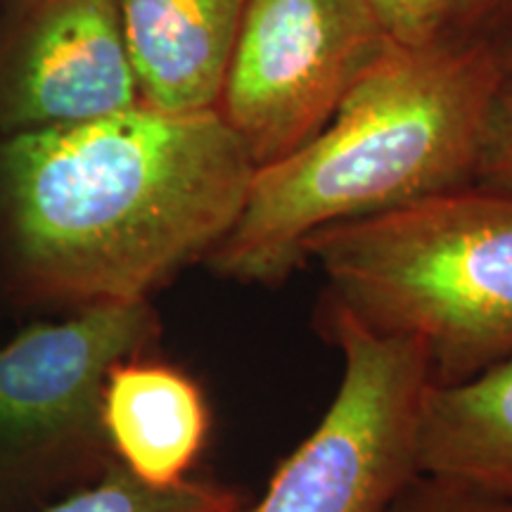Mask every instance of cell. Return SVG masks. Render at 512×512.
Here are the masks:
<instances>
[{
	"label": "cell",
	"instance_id": "cell-1",
	"mask_svg": "<svg viewBox=\"0 0 512 512\" xmlns=\"http://www.w3.org/2000/svg\"><path fill=\"white\" fill-rule=\"evenodd\" d=\"M254 174L216 110L140 102L0 138V230L36 297L74 309L150 299L226 238Z\"/></svg>",
	"mask_w": 512,
	"mask_h": 512
},
{
	"label": "cell",
	"instance_id": "cell-2",
	"mask_svg": "<svg viewBox=\"0 0 512 512\" xmlns=\"http://www.w3.org/2000/svg\"><path fill=\"white\" fill-rule=\"evenodd\" d=\"M505 74L501 48L486 38L392 43L320 133L256 169L238 221L207 266L242 285L285 283L316 230L475 183Z\"/></svg>",
	"mask_w": 512,
	"mask_h": 512
},
{
	"label": "cell",
	"instance_id": "cell-3",
	"mask_svg": "<svg viewBox=\"0 0 512 512\" xmlns=\"http://www.w3.org/2000/svg\"><path fill=\"white\" fill-rule=\"evenodd\" d=\"M328 306L418 342L432 384H456L512 356V190L470 183L302 242Z\"/></svg>",
	"mask_w": 512,
	"mask_h": 512
},
{
	"label": "cell",
	"instance_id": "cell-4",
	"mask_svg": "<svg viewBox=\"0 0 512 512\" xmlns=\"http://www.w3.org/2000/svg\"><path fill=\"white\" fill-rule=\"evenodd\" d=\"M342 380L309 437L242 512H384L418 475L415 437L430 361L418 342L382 335L325 306Z\"/></svg>",
	"mask_w": 512,
	"mask_h": 512
},
{
	"label": "cell",
	"instance_id": "cell-5",
	"mask_svg": "<svg viewBox=\"0 0 512 512\" xmlns=\"http://www.w3.org/2000/svg\"><path fill=\"white\" fill-rule=\"evenodd\" d=\"M392 46L366 0H247L216 112L259 166L320 133Z\"/></svg>",
	"mask_w": 512,
	"mask_h": 512
},
{
	"label": "cell",
	"instance_id": "cell-6",
	"mask_svg": "<svg viewBox=\"0 0 512 512\" xmlns=\"http://www.w3.org/2000/svg\"><path fill=\"white\" fill-rule=\"evenodd\" d=\"M159 337L150 299L81 306L0 347V463L81 451L105 441L107 375Z\"/></svg>",
	"mask_w": 512,
	"mask_h": 512
},
{
	"label": "cell",
	"instance_id": "cell-7",
	"mask_svg": "<svg viewBox=\"0 0 512 512\" xmlns=\"http://www.w3.org/2000/svg\"><path fill=\"white\" fill-rule=\"evenodd\" d=\"M136 105L119 0H0V138Z\"/></svg>",
	"mask_w": 512,
	"mask_h": 512
},
{
	"label": "cell",
	"instance_id": "cell-8",
	"mask_svg": "<svg viewBox=\"0 0 512 512\" xmlns=\"http://www.w3.org/2000/svg\"><path fill=\"white\" fill-rule=\"evenodd\" d=\"M247 0H119L138 98L162 112L216 110Z\"/></svg>",
	"mask_w": 512,
	"mask_h": 512
},
{
	"label": "cell",
	"instance_id": "cell-9",
	"mask_svg": "<svg viewBox=\"0 0 512 512\" xmlns=\"http://www.w3.org/2000/svg\"><path fill=\"white\" fill-rule=\"evenodd\" d=\"M209 425L207 399L183 370L136 356L107 375L100 401L102 437L114 460L140 482H183L207 444Z\"/></svg>",
	"mask_w": 512,
	"mask_h": 512
},
{
	"label": "cell",
	"instance_id": "cell-10",
	"mask_svg": "<svg viewBox=\"0 0 512 512\" xmlns=\"http://www.w3.org/2000/svg\"><path fill=\"white\" fill-rule=\"evenodd\" d=\"M415 465L420 475L512 501V356L422 399Z\"/></svg>",
	"mask_w": 512,
	"mask_h": 512
},
{
	"label": "cell",
	"instance_id": "cell-11",
	"mask_svg": "<svg viewBox=\"0 0 512 512\" xmlns=\"http://www.w3.org/2000/svg\"><path fill=\"white\" fill-rule=\"evenodd\" d=\"M245 505L242 491L216 479L185 477L171 486H150L114 460L93 484L43 512H242Z\"/></svg>",
	"mask_w": 512,
	"mask_h": 512
},
{
	"label": "cell",
	"instance_id": "cell-12",
	"mask_svg": "<svg viewBox=\"0 0 512 512\" xmlns=\"http://www.w3.org/2000/svg\"><path fill=\"white\" fill-rule=\"evenodd\" d=\"M384 36L396 46L420 48L458 38L475 0H366Z\"/></svg>",
	"mask_w": 512,
	"mask_h": 512
},
{
	"label": "cell",
	"instance_id": "cell-13",
	"mask_svg": "<svg viewBox=\"0 0 512 512\" xmlns=\"http://www.w3.org/2000/svg\"><path fill=\"white\" fill-rule=\"evenodd\" d=\"M384 512H512V501L418 472Z\"/></svg>",
	"mask_w": 512,
	"mask_h": 512
},
{
	"label": "cell",
	"instance_id": "cell-14",
	"mask_svg": "<svg viewBox=\"0 0 512 512\" xmlns=\"http://www.w3.org/2000/svg\"><path fill=\"white\" fill-rule=\"evenodd\" d=\"M475 183L512 190V69L505 74L486 121Z\"/></svg>",
	"mask_w": 512,
	"mask_h": 512
},
{
	"label": "cell",
	"instance_id": "cell-15",
	"mask_svg": "<svg viewBox=\"0 0 512 512\" xmlns=\"http://www.w3.org/2000/svg\"><path fill=\"white\" fill-rule=\"evenodd\" d=\"M512 36V0H475L463 34L458 38H486L503 43Z\"/></svg>",
	"mask_w": 512,
	"mask_h": 512
},
{
	"label": "cell",
	"instance_id": "cell-16",
	"mask_svg": "<svg viewBox=\"0 0 512 512\" xmlns=\"http://www.w3.org/2000/svg\"><path fill=\"white\" fill-rule=\"evenodd\" d=\"M498 48H501V53L505 57V64H508V69H512V36L508 38V41L498 43Z\"/></svg>",
	"mask_w": 512,
	"mask_h": 512
}]
</instances>
